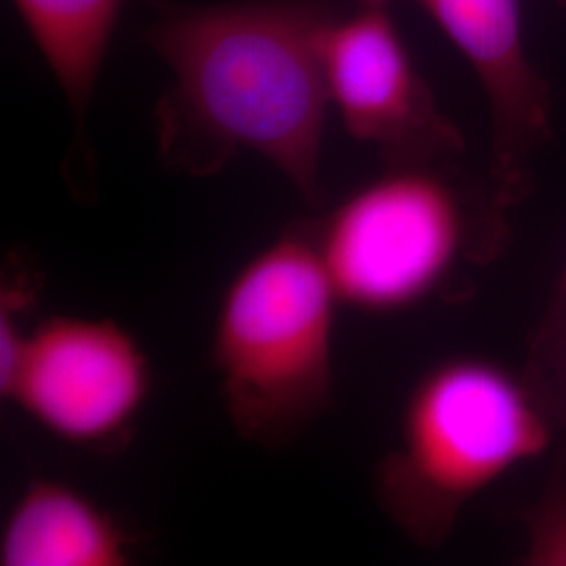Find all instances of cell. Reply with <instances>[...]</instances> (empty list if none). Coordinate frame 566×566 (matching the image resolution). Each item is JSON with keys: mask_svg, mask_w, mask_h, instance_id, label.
<instances>
[{"mask_svg": "<svg viewBox=\"0 0 566 566\" xmlns=\"http://www.w3.org/2000/svg\"><path fill=\"white\" fill-rule=\"evenodd\" d=\"M332 107L357 142L386 164L447 163L465 139L434 99L385 4L338 18L325 44Z\"/></svg>", "mask_w": 566, "mask_h": 566, "instance_id": "8992f818", "label": "cell"}, {"mask_svg": "<svg viewBox=\"0 0 566 566\" xmlns=\"http://www.w3.org/2000/svg\"><path fill=\"white\" fill-rule=\"evenodd\" d=\"M458 46L491 109V198L504 217L531 189L535 156L552 139V95L528 57L521 0H418Z\"/></svg>", "mask_w": 566, "mask_h": 566, "instance_id": "52a82bcc", "label": "cell"}, {"mask_svg": "<svg viewBox=\"0 0 566 566\" xmlns=\"http://www.w3.org/2000/svg\"><path fill=\"white\" fill-rule=\"evenodd\" d=\"M151 386L149 355L126 325L57 313L30 327L0 397L61 443L114 453L133 439Z\"/></svg>", "mask_w": 566, "mask_h": 566, "instance_id": "5b68a950", "label": "cell"}, {"mask_svg": "<svg viewBox=\"0 0 566 566\" xmlns=\"http://www.w3.org/2000/svg\"><path fill=\"white\" fill-rule=\"evenodd\" d=\"M447 163L386 164L306 221L344 306L367 315L409 311L446 287L465 256H479L481 224Z\"/></svg>", "mask_w": 566, "mask_h": 566, "instance_id": "277c9868", "label": "cell"}, {"mask_svg": "<svg viewBox=\"0 0 566 566\" xmlns=\"http://www.w3.org/2000/svg\"><path fill=\"white\" fill-rule=\"evenodd\" d=\"M556 306H560L563 311H566V266L565 275H563V287H560V294H558V301H556Z\"/></svg>", "mask_w": 566, "mask_h": 566, "instance_id": "4fadbf2b", "label": "cell"}, {"mask_svg": "<svg viewBox=\"0 0 566 566\" xmlns=\"http://www.w3.org/2000/svg\"><path fill=\"white\" fill-rule=\"evenodd\" d=\"M526 378L554 420L566 424V311L556 304L533 340Z\"/></svg>", "mask_w": 566, "mask_h": 566, "instance_id": "8fae6325", "label": "cell"}, {"mask_svg": "<svg viewBox=\"0 0 566 566\" xmlns=\"http://www.w3.org/2000/svg\"><path fill=\"white\" fill-rule=\"evenodd\" d=\"M390 0H361V4H388Z\"/></svg>", "mask_w": 566, "mask_h": 566, "instance_id": "5bb4252c", "label": "cell"}, {"mask_svg": "<svg viewBox=\"0 0 566 566\" xmlns=\"http://www.w3.org/2000/svg\"><path fill=\"white\" fill-rule=\"evenodd\" d=\"M338 18L334 0H156L143 39L170 70L154 109L164 166L208 179L252 151L319 206L325 44Z\"/></svg>", "mask_w": 566, "mask_h": 566, "instance_id": "6da1fadb", "label": "cell"}, {"mask_svg": "<svg viewBox=\"0 0 566 566\" xmlns=\"http://www.w3.org/2000/svg\"><path fill=\"white\" fill-rule=\"evenodd\" d=\"M135 537L91 495L60 479L28 481L0 528L2 566H126Z\"/></svg>", "mask_w": 566, "mask_h": 566, "instance_id": "ba28073f", "label": "cell"}, {"mask_svg": "<svg viewBox=\"0 0 566 566\" xmlns=\"http://www.w3.org/2000/svg\"><path fill=\"white\" fill-rule=\"evenodd\" d=\"M76 126V166H93L86 120L126 0H13ZM93 170V168H91Z\"/></svg>", "mask_w": 566, "mask_h": 566, "instance_id": "9c48e42d", "label": "cell"}, {"mask_svg": "<svg viewBox=\"0 0 566 566\" xmlns=\"http://www.w3.org/2000/svg\"><path fill=\"white\" fill-rule=\"evenodd\" d=\"M525 549L521 563L528 566H566V451L552 468L544 493L523 512Z\"/></svg>", "mask_w": 566, "mask_h": 566, "instance_id": "30bf717a", "label": "cell"}, {"mask_svg": "<svg viewBox=\"0 0 566 566\" xmlns=\"http://www.w3.org/2000/svg\"><path fill=\"white\" fill-rule=\"evenodd\" d=\"M338 306L306 221L283 229L229 280L210 359L243 441L290 446L332 407Z\"/></svg>", "mask_w": 566, "mask_h": 566, "instance_id": "3957f363", "label": "cell"}, {"mask_svg": "<svg viewBox=\"0 0 566 566\" xmlns=\"http://www.w3.org/2000/svg\"><path fill=\"white\" fill-rule=\"evenodd\" d=\"M556 426L526 374L476 355L443 359L405 399L376 500L411 544L437 549L476 495L546 453Z\"/></svg>", "mask_w": 566, "mask_h": 566, "instance_id": "7a4b0ae2", "label": "cell"}, {"mask_svg": "<svg viewBox=\"0 0 566 566\" xmlns=\"http://www.w3.org/2000/svg\"><path fill=\"white\" fill-rule=\"evenodd\" d=\"M36 285L28 271L20 269L2 275L0 290V378L9 374L32 325H25V313L34 304Z\"/></svg>", "mask_w": 566, "mask_h": 566, "instance_id": "7c38bea8", "label": "cell"}]
</instances>
